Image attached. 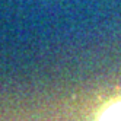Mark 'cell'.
Wrapping results in <instances>:
<instances>
[{"label": "cell", "mask_w": 121, "mask_h": 121, "mask_svg": "<svg viewBox=\"0 0 121 121\" xmlns=\"http://www.w3.org/2000/svg\"><path fill=\"white\" fill-rule=\"evenodd\" d=\"M99 121H121V101L111 104V105L102 112Z\"/></svg>", "instance_id": "cell-1"}]
</instances>
